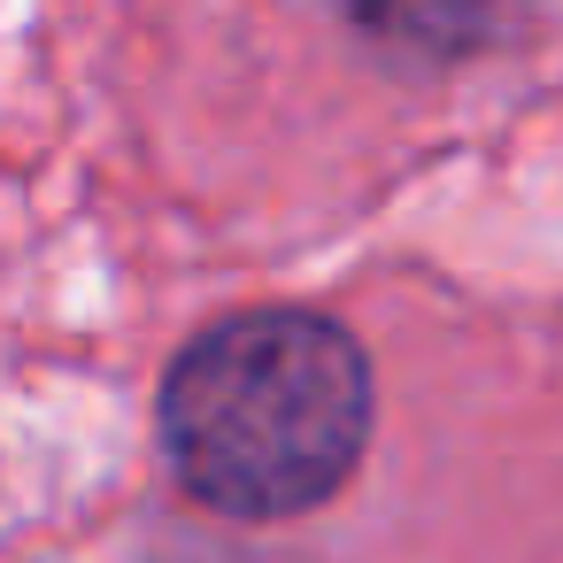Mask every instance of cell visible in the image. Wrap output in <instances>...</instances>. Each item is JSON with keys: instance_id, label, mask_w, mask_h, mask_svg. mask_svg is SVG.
I'll return each mask as SVG.
<instances>
[{"instance_id": "1", "label": "cell", "mask_w": 563, "mask_h": 563, "mask_svg": "<svg viewBox=\"0 0 563 563\" xmlns=\"http://www.w3.org/2000/svg\"><path fill=\"white\" fill-rule=\"evenodd\" d=\"M155 424L170 478L201 509L232 525H286L355 478L378 424V371L340 317L263 301L178 347Z\"/></svg>"}, {"instance_id": "2", "label": "cell", "mask_w": 563, "mask_h": 563, "mask_svg": "<svg viewBox=\"0 0 563 563\" xmlns=\"http://www.w3.org/2000/svg\"><path fill=\"white\" fill-rule=\"evenodd\" d=\"M324 9L394 70L440 78L455 63L517 47L548 0H324Z\"/></svg>"}]
</instances>
